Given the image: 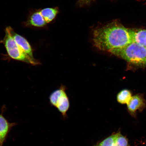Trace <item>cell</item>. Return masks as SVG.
Listing matches in <instances>:
<instances>
[{"mask_svg": "<svg viewBox=\"0 0 146 146\" xmlns=\"http://www.w3.org/2000/svg\"><path fill=\"white\" fill-rule=\"evenodd\" d=\"M93 40L97 48L108 52L132 43L128 29L117 22L108 24L95 30Z\"/></svg>", "mask_w": 146, "mask_h": 146, "instance_id": "1", "label": "cell"}, {"mask_svg": "<svg viewBox=\"0 0 146 146\" xmlns=\"http://www.w3.org/2000/svg\"><path fill=\"white\" fill-rule=\"evenodd\" d=\"M127 62L138 65H146V47L135 42L109 52Z\"/></svg>", "mask_w": 146, "mask_h": 146, "instance_id": "2", "label": "cell"}, {"mask_svg": "<svg viewBox=\"0 0 146 146\" xmlns=\"http://www.w3.org/2000/svg\"><path fill=\"white\" fill-rule=\"evenodd\" d=\"M5 35L3 40L1 41L6 49L8 55L12 59L25 62L33 65H37L39 62L34 61L29 57L18 46L11 34L9 26L5 28Z\"/></svg>", "mask_w": 146, "mask_h": 146, "instance_id": "3", "label": "cell"}, {"mask_svg": "<svg viewBox=\"0 0 146 146\" xmlns=\"http://www.w3.org/2000/svg\"><path fill=\"white\" fill-rule=\"evenodd\" d=\"M49 99L51 105L58 109L63 117H66L67 112L70 107V102L66 92L65 87L62 85L59 89L51 94Z\"/></svg>", "mask_w": 146, "mask_h": 146, "instance_id": "4", "label": "cell"}, {"mask_svg": "<svg viewBox=\"0 0 146 146\" xmlns=\"http://www.w3.org/2000/svg\"><path fill=\"white\" fill-rule=\"evenodd\" d=\"M127 105L129 114L135 118L137 117V112H141L146 107L145 100L138 95L132 96Z\"/></svg>", "mask_w": 146, "mask_h": 146, "instance_id": "5", "label": "cell"}, {"mask_svg": "<svg viewBox=\"0 0 146 146\" xmlns=\"http://www.w3.org/2000/svg\"><path fill=\"white\" fill-rule=\"evenodd\" d=\"M9 27L11 34L18 46L31 59L36 61L37 60L34 57L33 49L28 41L25 37L15 32L11 27L9 26Z\"/></svg>", "mask_w": 146, "mask_h": 146, "instance_id": "6", "label": "cell"}, {"mask_svg": "<svg viewBox=\"0 0 146 146\" xmlns=\"http://www.w3.org/2000/svg\"><path fill=\"white\" fill-rule=\"evenodd\" d=\"M47 24L40 11L29 12L27 21L23 23L24 27L30 28L43 27Z\"/></svg>", "mask_w": 146, "mask_h": 146, "instance_id": "7", "label": "cell"}, {"mask_svg": "<svg viewBox=\"0 0 146 146\" xmlns=\"http://www.w3.org/2000/svg\"><path fill=\"white\" fill-rule=\"evenodd\" d=\"M132 42L139 44L146 47V30L128 29Z\"/></svg>", "mask_w": 146, "mask_h": 146, "instance_id": "8", "label": "cell"}, {"mask_svg": "<svg viewBox=\"0 0 146 146\" xmlns=\"http://www.w3.org/2000/svg\"><path fill=\"white\" fill-rule=\"evenodd\" d=\"M16 125L15 123L9 122L3 114H0V138L3 143L11 129Z\"/></svg>", "mask_w": 146, "mask_h": 146, "instance_id": "9", "label": "cell"}, {"mask_svg": "<svg viewBox=\"0 0 146 146\" xmlns=\"http://www.w3.org/2000/svg\"><path fill=\"white\" fill-rule=\"evenodd\" d=\"M40 11L44 19L47 24L54 19L57 14L58 11L56 9L46 8L40 10Z\"/></svg>", "mask_w": 146, "mask_h": 146, "instance_id": "10", "label": "cell"}, {"mask_svg": "<svg viewBox=\"0 0 146 146\" xmlns=\"http://www.w3.org/2000/svg\"><path fill=\"white\" fill-rule=\"evenodd\" d=\"M132 97L130 91L127 89H124L118 93L117 96V100L118 103L121 104H127Z\"/></svg>", "mask_w": 146, "mask_h": 146, "instance_id": "11", "label": "cell"}, {"mask_svg": "<svg viewBox=\"0 0 146 146\" xmlns=\"http://www.w3.org/2000/svg\"><path fill=\"white\" fill-rule=\"evenodd\" d=\"M117 132L113 133L107 137L98 142L95 146H115Z\"/></svg>", "mask_w": 146, "mask_h": 146, "instance_id": "12", "label": "cell"}, {"mask_svg": "<svg viewBox=\"0 0 146 146\" xmlns=\"http://www.w3.org/2000/svg\"><path fill=\"white\" fill-rule=\"evenodd\" d=\"M80 1L82 3H89V2H90L91 1V0H80Z\"/></svg>", "mask_w": 146, "mask_h": 146, "instance_id": "13", "label": "cell"}, {"mask_svg": "<svg viewBox=\"0 0 146 146\" xmlns=\"http://www.w3.org/2000/svg\"><path fill=\"white\" fill-rule=\"evenodd\" d=\"M3 143H4L2 141L1 138H0V146H3Z\"/></svg>", "mask_w": 146, "mask_h": 146, "instance_id": "14", "label": "cell"}]
</instances>
